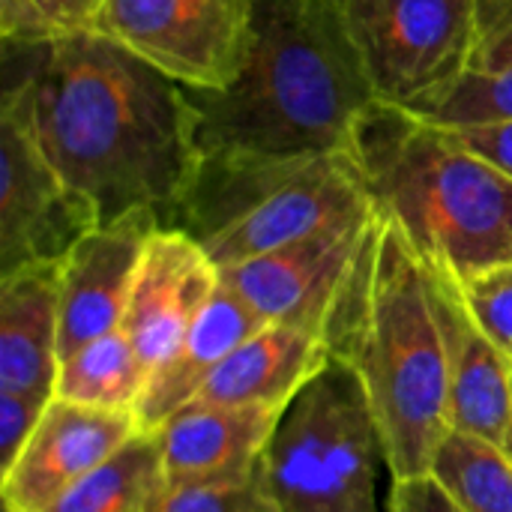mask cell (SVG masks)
Returning <instances> with one entry per match:
<instances>
[{
	"label": "cell",
	"instance_id": "cell-1",
	"mask_svg": "<svg viewBox=\"0 0 512 512\" xmlns=\"http://www.w3.org/2000/svg\"><path fill=\"white\" fill-rule=\"evenodd\" d=\"M12 51L39 147L102 225L150 207L171 228L204 159L189 87L99 33Z\"/></svg>",
	"mask_w": 512,
	"mask_h": 512
},
{
	"label": "cell",
	"instance_id": "cell-2",
	"mask_svg": "<svg viewBox=\"0 0 512 512\" xmlns=\"http://www.w3.org/2000/svg\"><path fill=\"white\" fill-rule=\"evenodd\" d=\"M201 156L291 159L351 153L378 99L333 0H252L249 51L222 90H189Z\"/></svg>",
	"mask_w": 512,
	"mask_h": 512
},
{
	"label": "cell",
	"instance_id": "cell-3",
	"mask_svg": "<svg viewBox=\"0 0 512 512\" xmlns=\"http://www.w3.org/2000/svg\"><path fill=\"white\" fill-rule=\"evenodd\" d=\"M324 342L348 366L375 417L393 480L423 477L450 432L447 357L429 270L378 213L327 318Z\"/></svg>",
	"mask_w": 512,
	"mask_h": 512
},
{
	"label": "cell",
	"instance_id": "cell-4",
	"mask_svg": "<svg viewBox=\"0 0 512 512\" xmlns=\"http://www.w3.org/2000/svg\"><path fill=\"white\" fill-rule=\"evenodd\" d=\"M351 156L426 267L465 282L512 264V180L450 129L375 99Z\"/></svg>",
	"mask_w": 512,
	"mask_h": 512
},
{
	"label": "cell",
	"instance_id": "cell-5",
	"mask_svg": "<svg viewBox=\"0 0 512 512\" xmlns=\"http://www.w3.org/2000/svg\"><path fill=\"white\" fill-rule=\"evenodd\" d=\"M375 213L366 177L351 153L204 156L171 228L195 237L210 261L225 270Z\"/></svg>",
	"mask_w": 512,
	"mask_h": 512
},
{
	"label": "cell",
	"instance_id": "cell-6",
	"mask_svg": "<svg viewBox=\"0 0 512 512\" xmlns=\"http://www.w3.org/2000/svg\"><path fill=\"white\" fill-rule=\"evenodd\" d=\"M384 444L348 366L330 363L282 411L258 462L270 512H381Z\"/></svg>",
	"mask_w": 512,
	"mask_h": 512
},
{
	"label": "cell",
	"instance_id": "cell-7",
	"mask_svg": "<svg viewBox=\"0 0 512 512\" xmlns=\"http://www.w3.org/2000/svg\"><path fill=\"white\" fill-rule=\"evenodd\" d=\"M345 18L375 96L411 114L474 69L477 0H348Z\"/></svg>",
	"mask_w": 512,
	"mask_h": 512
},
{
	"label": "cell",
	"instance_id": "cell-8",
	"mask_svg": "<svg viewBox=\"0 0 512 512\" xmlns=\"http://www.w3.org/2000/svg\"><path fill=\"white\" fill-rule=\"evenodd\" d=\"M99 225V207L51 165L21 90L9 84L0 111V276L63 261Z\"/></svg>",
	"mask_w": 512,
	"mask_h": 512
},
{
	"label": "cell",
	"instance_id": "cell-9",
	"mask_svg": "<svg viewBox=\"0 0 512 512\" xmlns=\"http://www.w3.org/2000/svg\"><path fill=\"white\" fill-rule=\"evenodd\" d=\"M93 33L189 90H222L246 60L252 0H105Z\"/></svg>",
	"mask_w": 512,
	"mask_h": 512
},
{
	"label": "cell",
	"instance_id": "cell-10",
	"mask_svg": "<svg viewBox=\"0 0 512 512\" xmlns=\"http://www.w3.org/2000/svg\"><path fill=\"white\" fill-rule=\"evenodd\" d=\"M372 219L336 225L225 267L219 270L222 282L234 288L264 324H291L324 339L327 318L351 276Z\"/></svg>",
	"mask_w": 512,
	"mask_h": 512
},
{
	"label": "cell",
	"instance_id": "cell-11",
	"mask_svg": "<svg viewBox=\"0 0 512 512\" xmlns=\"http://www.w3.org/2000/svg\"><path fill=\"white\" fill-rule=\"evenodd\" d=\"M141 432L132 411L51 399L15 465L0 477L3 512H42Z\"/></svg>",
	"mask_w": 512,
	"mask_h": 512
},
{
	"label": "cell",
	"instance_id": "cell-12",
	"mask_svg": "<svg viewBox=\"0 0 512 512\" xmlns=\"http://www.w3.org/2000/svg\"><path fill=\"white\" fill-rule=\"evenodd\" d=\"M159 228V213L141 207L99 225L63 258L60 360L123 327L144 246Z\"/></svg>",
	"mask_w": 512,
	"mask_h": 512
},
{
	"label": "cell",
	"instance_id": "cell-13",
	"mask_svg": "<svg viewBox=\"0 0 512 512\" xmlns=\"http://www.w3.org/2000/svg\"><path fill=\"white\" fill-rule=\"evenodd\" d=\"M219 282V267L186 231L159 228L147 240L120 327L141 357L147 378L174 354Z\"/></svg>",
	"mask_w": 512,
	"mask_h": 512
},
{
	"label": "cell",
	"instance_id": "cell-14",
	"mask_svg": "<svg viewBox=\"0 0 512 512\" xmlns=\"http://www.w3.org/2000/svg\"><path fill=\"white\" fill-rule=\"evenodd\" d=\"M426 270L447 357L450 429L477 435L512 453L510 357L474 321L459 282L441 270Z\"/></svg>",
	"mask_w": 512,
	"mask_h": 512
},
{
	"label": "cell",
	"instance_id": "cell-15",
	"mask_svg": "<svg viewBox=\"0 0 512 512\" xmlns=\"http://www.w3.org/2000/svg\"><path fill=\"white\" fill-rule=\"evenodd\" d=\"M282 411L258 405L189 402L174 411L156 432L162 483H195L249 474L279 423Z\"/></svg>",
	"mask_w": 512,
	"mask_h": 512
},
{
	"label": "cell",
	"instance_id": "cell-16",
	"mask_svg": "<svg viewBox=\"0 0 512 512\" xmlns=\"http://www.w3.org/2000/svg\"><path fill=\"white\" fill-rule=\"evenodd\" d=\"M60 273L42 261L0 276V393L51 402L60 372Z\"/></svg>",
	"mask_w": 512,
	"mask_h": 512
},
{
	"label": "cell",
	"instance_id": "cell-17",
	"mask_svg": "<svg viewBox=\"0 0 512 512\" xmlns=\"http://www.w3.org/2000/svg\"><path fill=\"white\" fill-rule=\"evenodd\" d=\"M261 327V315L234 288L219 282L174 354L150 372L135 405V420L141 432H156L174 411L198 399L207 378L225 363V357Z\"/></svg>",
	"mask_w": 512,
	"mask_h": 512
},
{
	"label": "cell",
	"instance_id": "cell-18",
	"mask_svg": "<svg viewBox=\"0 0 512 512\" xmlns=\"http://www.w3.org/2000/svg\"><path fill=\"white\" fill-rule=\"evenodd\" d=\"M327 363L330 351L318 333L291 324H264L225 357L198 399L285 411Z\"/></svg>",
	"mask_w": 512,
	"mask_h": 512
},
{
	"label": "cell",
	"instance_id": "cell-19",
	"mask_svg": "<svg viewBox=\"0 0 512 512\" xmlns=\"http://www.w3.org/2000/svg\"><path fill=\"white\" fill-rule=\"evenodd\" d=\"M147 369L123 330L105 333L60 360L54 399L99 408L132 411L144 393Z\"/></svg>",
	"mask_w": 512,
	"mask_h": 512
},
{
	"label": "cell",
	"instance_id": "cell-20",
	"mask_svg": "<svg viewBox=\"0 0 512 512\" xmlns=\"http://www.w3.org/2000/svg\"><path fill=\"white\" fill-rule=\"evenodd\" d=\"M159 486V444L153 432H138L105 465L78 480L42 512H147Z\"/></svg>",
	"mask_w": 512,
	"mask_h": 512
},
{
	"label": "cell",
	"instance_id": "cell-21",
	"mask_svg": "<svg viewBox=\"0 0 512 512\" xmlns=\"http://www.w3.org/2000/svg\"><path fill=\"white\" fill-rule=\"evenodd\" d=\"M465 512H512V453L450 429L429 471Z\"/></svg>",
	"mask_w": 512,
	"mask_h": 512
},
{
	"label": "cell",
	"instance_id": "cell-22",
	"mask_svg": "<svg viewBox=\"0 0 512 512\" xmlns=\"http://www.w3.org/2000/svg\"><path fill=\"white\" fill-rule=\"evenodd\" d=\"M105 0H0V33L6 48H36L93 33Z\"/></svg>",
	"mask_w": 512,
	"mask_h": 512
},
{
	"label": "cell",
	"instance_id": "cell-23",
	"mask_svg": "<svg viewBox=\"0 0 512 512\" xmlns=\"http://www.w3.org/2000/svg\"><path fill=\"white\" fill-rule=\"evenodd\" d=\"M417 117L444 129L512 120V69H468L429 111Z\"/></svg>",
	"mask_w": 512,
	"mask_h": 512
},
{
	"label": "cell",
	"instance_id": "cell-24",
	"mask_svg": "<svg viewBox=\"0 0 512 512\" xmlns=\"http://www.w3.org/2000/svg\"><path fill=\"white\" fill-rule=\"evenodd\" d=\"M147 512H270L258 468L249 474L195 480V483H162Z\"/></svg>",
	"mask_w": 512,
	"mask_h": 512
},
{
	"label": "cell",
	"instance_id": "cell-25",
	"mask_svg": "<svg viewBox=\"0 0 512 512\" xmlns=\"http://www.w3.org/2000/svg\"><path fill=\"white\" fill-rule=\"evenodd\" d=\"M459 288L474 321L512 363V264L471 276Z\"/></svg>",
	"mask_w": 512,
	"mask_h": 512
},
{
	"label": "cell",
	"instance_id": "cell-26",
	"mask_svg": "<svg viewBox=\"0 0 512 512\" xmlns=\"http://www.w3.org/2000/svg\"><path fill=\"white\" fill-rule=\"evenodd\" d=\"M48 402L18 396V393H0V477L15 465L24 444L36 432Z\"/></svg>",
	"mask_w": 512,
	"mask_h": 512
},
{
	"label": "cell",
	"instance_id": "cell-27",
	"mask_svg": "<svg viewBox=\"0 0 512 512\" xmlns=\"http://www.w3.org/2000/svg\"><path fill=\"white\" fill-rule=\"evenodd\" d=\"M480 45L474 69H512V0H477Z\"/></svg>",
	"mask_w": 512,
	"mask_h": 512
},
{
	"label": "cell",
	"instance_id": "cell-28",
	"mask_svg": "<svg viewBox=\"0 0 512 512\" xmlns=\"http://www.w3.org/2000/svg\"><path fill=\"white\" fill-rule=\"evenodd\" d=\"M387 512H465L447 489L432 477H408V480H393L390 498H387Z\"/></svg>",
	"mask_w": 512,
	"mask_h": 512
},
{
	"label": "cell",
	"instance_id": "cell-29",
	"mask_svg": "<svg viewBox=\"0 0 512 512\" xmlns=\"http://www.w3.org/2000/svg\"><path fill=\"white\" fill-rule=\"evenodd\" d=\"M471 153L495 165L501 174L512 180V120L498 123H480V126H459L450 129Z\"/></svg>",
	"mask_w": 512,
	"mask_h": 512
},
{
	"label": "cell",
	"instance_id": "cell-30",
	"mask_svg": "<svg viewBox=\"0 0 512 512\" xmlns=\"http://www.w3.org/2000/svg\"><path fill=\"white\" fill-rule=\"evenodd\" d=\"M333 3H339V6H345V3H348V0H333Z\"/></svg>",
	"mask_w": 512,
	"mask_h": 512
}]
</instances>
